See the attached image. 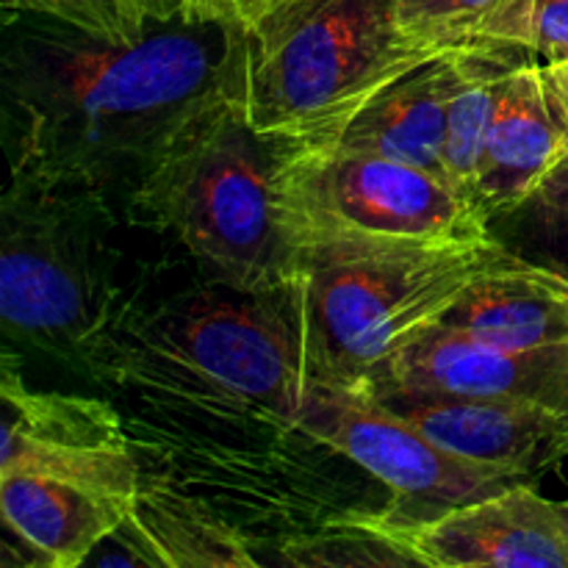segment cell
Returning <instances> with one entry per match:
<instances>
[{
  "label": "cell",
  "instance_id": "obj_17",
  "mask_svg": "<svg viewBox=\"0 0 568 568\" xmlns=\"http://www.w3.org/2000/svg\"><path fill=\"white\" fill-rule=\"evenodd\" d=\"M114 536L125 541L114 566H261L242 532L161 483H142L136 505Z\"/></svg>",
  "mask_w": 568,
  "mask_h": 568
},
{
  "label": "cell",
  "instance_id": "obj_20",
  "mask_svg": "<svg viewBox=\"0 0 568 568\" xmlns=\"http://www.w3.org/2000/svg\"><path fill=\"white\" fill-rule=\"evenodd\" d=\"M505 0H397L399 26L427 44H483Z\"/></svg>",
  "mask_w": 568,
  "mask_h": 568
},
{
  "label": "cell",
  "instance_id": "obj_14",
  "mask_svg": "<svg viewBox=\"0 0 568 568\" xmlns=\"http://www.w3.org/2000/svg\"><path fill=\"white\" fill-rule=\"evenodd\" d=\"M475 48L480 44L436 55L416 70L405 72L322 142L386 155L447 178L444 139H447L449 98L458 81L460 61Z\"/></svg>",
  "mask_w": 568,
  "mask_h": 568
},
{
  "label": "cell",
  "instance_id": "obj_6",
  "mask_svg": "<svg viewBox=\"0 0 568 568\" xmlns=\"http://www.w3.org/2000/svg\"><path fill=\"white\" fill-rule=\"evenodd\" d=\"M153 349L222 403L258 408L294 430L305 372L277 294H244L242 303L200 297L159 327Z\"/></svg>",
  "mask_w": 568,
  "mask_h": 568
},
{
  "label": "cell",
  "instance_id": "obj_10",
  "mask_svg": "<svg viewBox=\"0 0 568 568\" xmlns=\"http://www.w3.org/2000/svg\"><path fill=\"white\" fill-rule=\"evenodd\" d=\"M458 458L532 480L568 455V414L521 399L471 397L427 388H364Z\"/></svg>",
  "mask_w": 568,
  "mask_h": 568
},
{
  "label": "cell",
  "instance_id": "obj_19",
  "mask_svg": "<svg viewBox=\"0 0 568 568\" xmlns=\"http://www.w3.org/2000/svg\"><path fill=\"white\" fill-rule=\"evenodd\" d=\"M281 564L288 566H416L414 555L386 532L375 530L364 516H347L325 532L297 538L283 547Z\"/></svg>",
  "mask_w": 568,
  "mask_h": 568
},
{
  "label": "cell",
  "instance_id": "obj_24",
  "mask_svg": "<svg viewBox=\"0 0 568 568\" xmlns=\"http://www.w3.org/2000/svg\"><path fill=\"white\" fill-rule=\"evenodd\" d=\"M530 211L527 225H530V236H560L568 239V203H541V200H530L525 205Z\"/></svg>",
  "mask_w": 568,
  "mask_h": 568
},
{
  "label": "cell",
  "instance_id": "obj_11",
  "mask_svg": "<svg viewBox=\"0 0 568 568\" xmlns=\"http://www.w3.org/2000/svg\"><path fill=\"white\" fill-rule=\"evenodd\" d=\"M381 386L521 399L568 414V347H505L436 322L364 388Z\"/></svg>",
  "mask_w": 568,
  "mask_h": 568
},
{
  "label": "cell",
  "instance_id": "obj_2",
  "mask_svg": "<svg viewBox=\"0 0 568 568\" xmlns=\"http://www.w3.org/2000/svg\"><path fill=\"white\" fill-rule=\"evenodd\" d=\"M453 50L408 37L397 0H277L255 26L233 28L227 100L261 136L322 142L388 83Z\"/></svg>",
  "mask_w": 568,
  "mask_h": 568
},
{
  "label": "cell",
  "instance_id": "obj_12",
  "mask_svg": "<svg viewBox=\"0 0 568 568\" xmlns=\"http://www.w3.org/2000/svg\"><path fill=\"white\" fill-rule=\"evenodd\" d=\"M0 314L6 327L48 344H81L98 327L89 270L59 227L33 211L3 205Z\"/></svg>",
  "mask_w": 568,
  "mask_h": 568
},
{
  "label": "cell",
  "instance_id": "obj_7",
  "mask_svg": "<svg viewBox=\"0 0 568 568\" xmlns=\"http://www.w3.org/2000/svg\"><path fill=\"white\" fill-rule=\"evenodd\" d=\"M294 430L381 480L403 510H438L514 486L521 477L471 464L366 394L305 377Z\"/></svg>",
  "mask_w": 568,
  "mask_h": 568
},
{
  "label": "cell",
  "instance_id": "obj_5",
  "mask_svg": "<svg viewBox=\"0 0 568 568\" xmlns=\"http://www.w3.org/2000/svg\"><path fill=\"white\" fill-rule=\"evenodd\" d=\"M275 194L294 250L316 244H477L491 220L422 166L325 142H281Z\"/></svg>",
  "mask_w": 568,
  "mask_h": 568
},
{
  "label": "cell",
  "instance_id": "obj_25",
  "mask_svg": "<svg viewBox=\"0 0 568 568\" xmlns=\"http://www.w3.org/2000/svg\"><path fill=\"white\" fill-rule=\"evenodd\" d=\"M532 3H536V0H505V6H503V11L497 14V20L488 26L486 42L514 44V48H519V44H516V37H519V28H521V22H525L527 11L532 9Z\"/></svg>",
  "mask_w": 568,
  "mask_h": 568
},
{
  "label": "cell",
  "instance_id": "obj_21",
  "mask_svg": "<svg viewBox=\"0 0 568 568\" xmlns=\"http://www.w3.org/2000/svg\"><path fill=\"white\" fill-rule=\"evenodd\" d=\"M3 11L42 17L53 26L114 42L139 37L150 26L142 0H3Z\"/></svg>",
  "mask_w": 568,
  "mask_h": 568
},
{
  "label": "cell",
  "instance_id": "obj_9",
  "mask_svg": "<svg viewBox=\"0 0 568 568\" xmlns=\"http://www.w3.org/2000/svg\"><path fill=\"white\" fill-rule=\"evenodd\" d=\"M427 568H568L558 503L519 480L488 497L438 510L361 514Z\"/></svg>",
  "mask_w": 568,
  "mask_h": 568
},
{
  "label": "cell",
  "instance_id": "obj_22",
  "mask_svg": "<svg viewBox=\"0 0 568 568\" xmlns=\"http://www.w3.org/2000/svg\"><path fill=\"white\" fill-rule=\"evenodd\" d=\"M516 44L544 61L568 59V0H536L521 22Z\"/></svg>",
  "mask_w": 568,
  "mask_h": 568
},
{
  "label": "cell",
  "instance_id": "obj_1",
  "mask_svg": "<svg viewBox=\"0 0 568 568\" xmlns=\"http://www.w3.org/2000/svg\"><path fill=\"white\" fill-rule=\"evenodd\" d=\"M233 28L150 20L139 37H89L55 26L9 59V92L26 120L22 159L48 178H92L120 161L150 164L203 109L227 98Z\"/></svg>",
  "mask_w": 568,
  "mask_h": 568
},
{
  "label": "cell",
  "instance_id": "obj_18",
  "mask_svg": "<svg viewBox=\"0 0 568 568\" xmlns=\"http://www.w3.org/2000/svg\"><path fill=\"white\" fill-rule=\"evenodd\" d=\"M525 53V48H514V44L486 42L469 50L460 61L447 111L444 170L449 181L471 197H475L483 150H486L488 131L503 103L508 75Z\"/></svg>",
  "mask_w": 568,
  "mask_h": 568
},
{
  "label": "cell",
  "instance_id": "obj_26",
  "mask_svg": "<svg viewBox=\"0 0 568 568\" xmlns=\"http://www.w3.org/2000/svg\"><path fill=\"white\" fill-rule=\"evenodd\" d=\"M530 242L536 244V258L541 264L552 266V270L568 275V239L560 236H530Z\"/></svg>",
  "mask_w": 568,
  "mask_h": 568
},
{
  "label": "cell",
  "instance_id": "obj_30",
  "mask_svg": "<svg viewBox=\"0 0 568 568\" xmlns=\"http://www.w3.org/2000/svg\"><path fill=\"white\" fill-rule=\"evenodd\" d=\"M558 510H560V519H564V527L568 532V499H566V503H558Z\"/></svg>",
  "mask_w": 568,
  "mask_h": 568
},
{
  "label": "cell",
  "instance_id": "obj_31",
  "mask_svg": "<svg viewBox=\"0 0 568 568\" xmlns=\"http://www.w3.org/2000/svg\"><path fill=\"white\" fill-rule=\"evenodd\" d=\"M194 9H197V0H192V3H189V14L186 17H194Z\"/></svg>",
  "mask_w": 568,
  "mask_h": 568
},
{
  "label": "cell",
  "instance_id": "obj_27",
  "mask_svg": "<svg viewBox=\"0 0 568 568\" xmlns=\"http://www.w3.org/2000/svg\"><path fill=\"white\" fill-rule=\"evenodd\" d=\"M532 200H541V203H568V159L560 161L558 170L541 183V189H538Z\"/></svg>",
  "mask_w": 568,
  "mask_h": 568
},
{
  "label": "cell",
  "instance_id": "obj_3",
  "mask_svg": "<svg viewBox=\"0 0 568 568\" xmlns=\"http://www.w3.org/2000/svg\"><path fill=\"white\" fill-rule=\"evenodd\" d=\"M477 244L300 247L281 297L305 377L364 388L414 336L436 325L483 272L510 261Z\"/></svg>",
  "mask_w": 568,
  "mask_h": 568
},
{
  "label": "cell",
  "instance_id": "obj_23",
  "mask_svg": "<svg viewBox=\"0 0 568 568\" xmlns=\"http://www.w3.org/2000/svg\"><path fill=\"white\" fill-rule=\"evenodd\" d=\"M275 3L277 0H197L194 20H220L244 31L255 26Z\"/></svg>",
  "mask_w": 568,
  "mask_h": 568
},
{
  "label": "cell",
  "instance_id": "obj_29",
  "mask_svg": "<svg viewBox=\"0 0 568 568\" xmlns=\"http://www.w3.org/2000/svg\"><path fill=\"white\" fill-rule=\"evenodd\" d=\"M148 9L150 20H172V17L189 14V3L192 0H142Z\"/></svg>",
  "mask_w": 568,
  "mask_h": 568
},
{
  "label": "cell",
  "instance_id": "obj_28",
  "mask_svg": "<svg viewBox=\"0 0 568 568\" xmlns=\"http://www.w3.org/2000/svg\"><path fill=\"white\" fill-rule=\"evenodd\" d=\"M547 67V78L549 87H552L555 100H558V109L564 114V122L568 128V59L564 61H544Z\"/></svg>",
  "mask_w": 568,
  "mask_h": 568
},
{
  "label": "cell",
  "instance_id": "obj_13",
  "mask_svg": "<svg viewBox=\"0 0 568 568\" xmlns=\"http://www.w3.org/2000/svg\"><path fill=\"white\" fill-rule=\"evenodd\" d=\"M568 159V128L544 61L527 50L514 64L483 150L475 200L488 220L519 214Z\"/></svg>",
  "mask_w": 568,
  "mask_h": 568
},
{
  "label": "cell",
  "instance_id": "obj_8",
  "mask_svg": "<svg viewBox=\"0 0 568 568\" xmlns=\"http://www.w3.org/2000/svg\"><path fill=\"white\" fill-rule=\"evenodd\" d=\"M0 399V471L50 477L136 505L142 464L105 399L31 388L11 358L3 361Z\"/></svg>",
  "mask_w": 568,
  "mask_h": 568
},
{
  "label": "cell",
  "instance_id": "obj_4",
  "mask_svg": "<svg viewBox=\"0 0 568 568\" xmlns=\"http://www.w3.org/2000/svg\"><path fill=\"white\" fill-rule=\"evenodd\" d=\"M277 155L281 142L255 133L222 98L150 159L136 203L231 292L270 297L297 261L277 209Z\"/></svg>",
  "mask_w": 568,
  "mask_h": 568
},
{
  "label": "cell",
  "instance_id": "obj_15",
  "mask_svg": "<svg viewBox=\"0 0 568 568\" xmlns=\"http://www.w3.org/2000/svg\"><path fill=\"white\" fill-rule=\"evenodd\" d=\"M438 325L505 347H568V275L519 253L466 286Z\"/></svg>",
  "mask_w": 568,
  "mask_h": 568
},
{
  "label": "cell",
  "instance_id": "obj_16",
  "mask_svg": "<svg viewBox=\"0 0 568 568\" xmlns=\"http://www.w3.org/2000/svg\"><path fill=\"white\" fill-rule=\"evenodd\" d=\"M133 505L72 483L0 471V514L39 566L78 568L125 525Z\"/></svg>",
  "mask_w": 568,
  "mask_h": 568
}]
</instances>
